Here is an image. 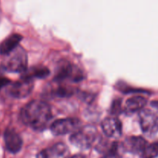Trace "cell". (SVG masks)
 Listing matches in <instances>:
<instances>
[{"label":"cell","mask_w":158,"mask_h":158,"mask_svg":"<svg viewBox=\"0 0 158 158\" xmlns=\"http://www.w3.org/2000/svg\"><path fill=\"white\" fill-rule=\"evenodd\" d=\"M20 117L24 124L35 131L46 129L52 119V110L47 103L43 100H32L22 109Z\"/></svg>","instance_id":"obj_1"},{"label":"cell","mask_w":158,"mask_h":158,"mask_svg":"<svg viewBox=\"0 0 158 158\" xmlns=\"http://www.w3.org/2000/svg\"><path fill=\"white\" fill-rule=\"evenodd\" d=\"M5 56L6 59L3 60L2 66L8 72L23 73L27 69L28 56L22 46H17Z\"/></svg>","instance_id":"obj_2"},{"label":"cell","mask_w":158,"mask_h":158,"mask_svg":"<svg viewBox=\"0 0 158 158\" xmlns=\"http://www.w3.org/2000/svg\"><path fill=\"white\" fill-rule=\"evenodd\" d=\"M84 79V73L77 66L67 60H62L59 63L54 80L56 82L64 80L78 83Z\"/></svg>","instance_id":"obj_3"},{"label":"cell","mask_w":158,"mask_h":158,"mask_svg":"<svg viewBox=\"0 0 158 158\" xmlns=\"http://www.w3.org/2000/svg\"><path fill=\"white\" fill-rule=\"evenodd\" d=\"M97 138V130L92 125L80 128L69 137L71 143L82 150L91 148Z\"/></svg>","instance_id":"obj_4"},{"label":"cell","mask_w":158,"mask_h":158,"mask_svg":"<svg viewBox=\"0 0 158 158\" xmlns=\"http://www.w3.org/2000/svg\"><path fill=\"white\" fill-rule=\"evenodd\" d=\"M142 131L148 135H154L158 132V110L143 109L139 114Z\"/></svg>","instance_id":"obj_5"},{"label":"cell","mask_w":158,"mask_h":158,"mask_svg":"<svg viewBox=\"0 0 158 158\" xmlns=\"http://www.w3.org/2000/svg\"><path fill=\"white\" fill-rule=\"evenodd\" d=\"M81 120L78 118H69L60 119L51 124L50 131L52 134L56 136L65 135L69 133L76 132L81 127Z\"/></svg>","instance_id":"obj_6"},{"label":"cell","mask_w":158,"mask_h":158,"mask_svg":"<svg viewBox=\"0 0 158 158\" xmlns=\"http://www.w3.org/2000/svg\"><path fill=\"white\" fill-rule=\"evenodd\" d=\"M97 151L101 155V158H122L124 152L121 143L117 141H100L97 146Z\"/></svg>","instance_id":"obj_7"},{"label":"cell","mask_w":158,"mask_h":158,"mask_svg":"<svg viewBox=\"0 0 158 158\" xmlns=\"http://www.w3.org/2000/svg\"><path fill=\"white\" fill-rule=\"evenodd\" d=\"M34 86L33 80L29 79L21 78L15 82L9 87V92L12 97L17 99L25 98L32 92Z\"/></svg>","instance_id":"obj_8"},{"label":"cell","mask_w":158,"mask_h":158,"mask_svg":"<svg viewBox=\"0 0 158 158\" xmlns=\"http://www.w3.org/2000/svg\"><path fill=\"white\" fill-rule=\"evenodd\" d=\"M123 151L134 154H140V156L144 152L148 143L143 137L138 136H131L124 140L121 143Z\"/></svg>","instance_id":"obj_9"},{"label":"cell","mask_w":158,"mask_h":158,"mask_svg":"<svg viewBox=\"0 0 158 158\" xmlns=\"http://www.w3.org/2000/svg\"><path fill=\"white\" fill-rule=\"evenodd\" d=\"M69 154L68 147L63 143H57L42 150L37 158H66Z\"/></svg>","instance_id":"obj_10"},{"label":"cell","mask_w":158,"mask_h":158,"mask_svg":"<svg viewBox=\"0 0 158 158\" xmlns=\"http://www.w3.org/2000/svg\"><path fill=\"white\" fill-rule=\"evenodd\" d=\"M104 134L110 138H120L122 135V123L117 117H106L102 123Z\"/></svg>","instance_id":"obj_11"},{"label":"cell","mask_w":158,"mask_h":158,"mask_svg":"<svg viewBox=\"0 0 158 158\" xmlns=\"http://www.w3.org/2000/svg\"><path fill=\"white\" fill-rule=\"evenodd\" d=\"M6 148L12 154H16L23 148V139L13 129H7L4 134Z\"/></svg>","instance_id":"obj_12"},{"label":"cell","mask_w":158,"mask_h":158,"mask_svg":"<svg viewBox=\"0 0 158 158\" xmlns=\"http://www.w3.org/2000/svg\"><path fill=\"white\" fill-rule=\"evenodd\" d=\"M23 38V35L18 33L12 34L7 37L0 44V55L6 56L10 53L19 46V43L21 42Z\"/></svg>","instance_id":"obj_13"},{"label":"cell","mask_w":158,"mask_h":158,"mask_svg":"<svg viewBox=\"0 0 158 158\" xmlns=\"http://www.w3.org/2000/svg\"><path fill=\"white\" fill-rule=\"evenodd\" d=\"M148 100L141 96H135L131 97L126 101L124 110L127 114H132L137 111H141L146 106Z\"/></svg>","instance_id":"obj_14"},{"label":"cell","mask_w":158,"mask_h":158,"mask_svg":"<svg viewBox=\"0 0 158 158\" xmlns=\"http://www.w3.org/2000/svg\"><path fill=\"white\" fill-rule=\"evenodd\" d=\"M50 73L49 69L43 65H38V66H33L28 68L24 71L21 78L29 79V80H33L35 78L37 79H44L48 77Z\"/></svg>","instance_id":"obj_15"},{"label":"cell","mask_w":158,"mask_h":158,"mask_svg":"<svg viewBox=\"0 0 158 158\" xmlns=\"http://www.w3.org/2000/svg\"><path fill=\"white\" fill-rule=\"evenodd\" d=\"M51 94L54 97H69L74 94V89L69 86L63 84H58L55 86L51 90Z\"/></svg>","instance_id":"obj_16"},{"label":"cell","mask_w":158,"mask_h":158,"mask_svg":"<svg viewBox=\"0 0 158 158\" xmlns=\"http://www.w3.org/2000/svg\"><path fill=\"white\" fill-rule=\"evenodd\" d=\"M158 155V140L152 144L148 145L144 152L141 155L142 158H154Z\"/></svg>","instance_id":"obj_17"},{"label":"cell","mask_w":158,"mask_h":158,"mask_svg":"<svg viewBox=\"0 0 158 158\" xmlns=\"http://www.w3.org/2000/svg\"><path fill=\"white\" fill-rule=\"evenodd\" d=\"M122 107H121V100H115L114 103L111 105L110 108V114L112 115H118L121 113Z\"/></svg>","instance_id":"obj_18"},{"label":"cell","mask_w":158,"mask_h":158,"mask_svg":"<svg viewBox=\"0 0 158 158\" xmlns=\"http://www.w3.org/2000/svg\"><path fill=\"white\" fill-rule=\"evenodd\" d=\"M9 83H10V80H9V79L6 78V77H0V89H1V88L2 87V86L9 84Z\"/></svg>","instance_id":"obj_19"},{"label":"cell","mask_w":158,"mask_h":158,"mask_svg":"<svg viewBox=\"0 0 158 158\" xmlns=\"http://www.w3.org/2000/svg\"><path fill=\"white\" fill-rule=\"evenodd\" d=\"M151 106H153V107L156 108V109L158 110V100H156V101H153L152 103H151Z\"/></svg>","instance_id":"obj_20"},{"label":"cell","mask_w":158,"mask_h":158,"mask_svg":"<svg viewBox=\"0 0 158 158\" xmlns=\"http://www.w3.org/2000/svg\"><path fill=\"white\" fill-rule=\"evenodd\" d=\"M69 158H86L84 155L83 154H76V155H73V157H70Z\"/></svg>","instance_id":"obj_21"},{"label":"cell","mask_w":158,"mask_h":158,"mask_svg":"<svg viewBox=\"0 0 158 158\" xmlns=\"http://www.w3.org/2000/svg\"><path fill=\"white\" fill-rule=\"evenodd\" d=\"M1 18H2V9H1V7H0V21H1Z\"/></svg>","instance_id":"obj_22"}]
</instances>
